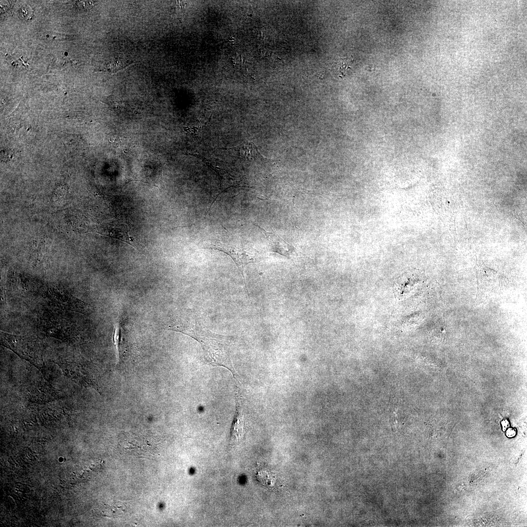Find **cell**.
I'll use <instances>...</instances> for the list:
<instances>
[{
  "instance_id": "obj_1",
  "label": "cell",
  "mask_w": 527,
  "mask_h": 527,
  "mask_svg": "<svg viewBox=\"0 0 527 527\" xmlns=\"http://www.w3.org/2000/svg\"><path fill=\"white\" fill-rule=\"evenodd\" d=\"M166 329L194 338L202 345L205 358L210 364L225 367L235 374L230 361V340L228 337L211 332L194 318L186 315L176 317Z\"/></svg>"
},
{
  "instance_id": "obj_2",
  "label": "cell",
  "mask_w": 527,
  "mask_h": 527,
  "mask_svg": "<svg viewBox=\"0 0 527 527\" xmlns=\"http://www.w3.org/2000/svg\"><path fill=\"white\" fill-rule=\"evenodd\" d=\"M204 247L219 250L228 255L238 268L246 288L243 271L246 265L253 263L255 259L254 255L249 248L243 245L242 243L233 242H218L205 245Z\"/></svg>"
},
{
  "instance_id": "obj_3",
  "label": "cell",
  "mask_w": 527,
  "mask_h": 527,
  "mask_svg": "<svg viewBox=\"0 0 527 527\" xmlns=\"http://www.w3.org/2000/svg\"><path fill=\"white\" fill-rule=\"evenodd\" d=\"M123 450L135 455L147 456L155 455L156 447L144 437H130L120 442Z\"/></svg>"
},
{
  "instance_id": "obj_4",
  "label": "cell",
  "mask_w": 527,
  "mask_h": 527,
  "mask_svg": "<svg viewBox=\"0 0 527 527\" xmlns=\"http://www.w3.org/2000/svg\"><path fill=\"white\" fill-rule=\"evenodd\" d=\"M243 432L242 397L238 390L237 394L236 411L231 430V442L233 443L239 442L243 438Z\"/></svg>"
},
{
  "instance_id": "obj_5",
  "label": "cell",
  "mask_w": 527,
  "mask_h": 527,
  "mask_svg": "<svg viewBox=\"0 0 527 527\" xmlns=\"http://www.w3.org/2000/svg\"><path fill=\"white\" fill-rule=\"evenodd\" d=\"M189 154L202 159L207 165L214 170L217 174L220 180L221 186L222 187L220 194L229 188L241 186L239 184V182L234 177L227 173L224 169L219 167L214 166L208 159L198 154L190 153Z\"/></svg>"
},
{
  "instance_id": "obj_6",
  "label": "cell",
  "mask_w": 527,
  "mask_h": 527,
  "mask_svg": "<svg viewBox=\"0 0 527 527\" xmlns=\"http://www.w3.org/2000/svg\"><path fill=\"white\" fill-rule=\"evenodd\" d=\"M262 231L270 245L272 250L284 256L289 254L290 246L278 235L265 230L259 225L254 223Z\"/></svg>"
},
{
  "instance_id": "obj_7",
  "label": "cell",
  "mask_w": 527,
  "mask_h": 527,
  "mask_svg": "<svg viewBox=\"0 0 527 527\" xmlns=\"http://www.w3.org/2000/svg\"><path fill=\"white\" fill-rule=\"evenodd\" d=\"M486 274L481 271L477 272V290L478 293H484L493 289L495 284V272L487 267L486 268Z\"/></svg>"
},
{
  "instance_id": "obj_8",
  "label": "cell",
  "mask_w": 527,
  "mask_h": 527,
  "mask_svg": "<svg viewBox=\"0 0 527 527\" xmlns=\"http://www.w3.org/2000/svg\"><path fill=\"white\" fill-rule=\"evenodd\" d=\"M230 148L237 151L240 157L244 160L248 161H267L268 160L261 155L257 146L252 142Z\"/></svg>"
},
{
  "instance_id": "obj_9",
  "label": "cell",
  "mask_w": 527,
  "mask_h": 527,
  "mask_svg": "<svg viewBox=\"0 0 527 527\" xmlns=\"http://www.w3.org/2000/svg\"><path fill=\"white\" fill-rule=\"evenodd\" d=\"M136 63L124 58H116L107 62L100 71L114 74Z\"/></svg>"
},
{
  "instance_id": "obj_10",
  "label": "cell",
  "mask_w": 527,
  "mask_h": 527,
  "mask_svg": "<svg viewBox=\"0 0 527 527\" xmlns=\"http://www.w3.org/2000/svg\"><path fill=\"white\" fill-rule=\"evenodd\" d=\"M19 17L24 20H31L34 16L32 8L27 4L22 5L19 9Z\"/></svg>"
},
{
  "instance_id": "obj_11",
  "label": "cell",
  "mask_w": 527,
  "mask_h": 527,
  "mask_svg": "<svg viewBox=\"0 0 527 527\" xmlns=\"http://www.w3.org/2000/svg\"><path fill=\"white\" fill-rule=\"evenodd\" d=\"M120 338V324L119 320H118L115 324L114 332V343L115 347L117 350L118 354H119V343Z\"/></svg>"
},
{
  "instance_id": "obj_12",
  "label": "cell",
  "mask_w": 527,
  "mask_h": 527,
  "mask_svg": "<svg viewBox=\"0 0 527 527\" xmlns=\"http://www.w3.org/2000/svg\"><path fill=\"white\" fill-rule=\"evenodd\" d=\"M96 3L95 1L78 0L76 1L77 7L81 10H88L91 8Z\"/></svg>"
},
{
  "instance_id": "obj_13",
  "label": "cell",
  "mask_w": 527,
  "mask_h": 527,
  "mask_svg": "<svg viewBox=\"0 0 527 527\" xmlns=\"http://www.w3.org/2000/svg\"><path fill=\"white\" fill-rule=\"evenodd\" d=\"M352 60L349 59H344L342 61V62L339 66V72L340 74L344 75L346 71L350 67V65L352 64Z\"/></svg>"
},
{
  "instance_id": "obj_14",
  "label": "cell",
  "mask_w": 527,
  "mask_h": 527,
  "mask_svg": "<svg viewBox=\"0 0 527 527\" xmlns=\"http://www.w3.org/2000/svg\"><path fill=\"white\" fill-rule=\"evenodd\" d=\"M516 433V430L512 428H508L506 431V435L509 438L514 437Z\"/></svg>"
},
{
  "instance_id": "obj_15",
  "label": "cell",
  "mask_w": 527,
  "mask_h": 527,
  "mask_svg": "<svg viewBox=\"0 0 527 527\" xmlns=\"http://www.w3.org/2000/svg\"><path fill=\"white\" fill-rule=\"evenodd\" d=\"M501 425H502V429H503V431H505L509 426V422L507 419H505V420H503L501 422Z\"/></svg>"
}]
</instances>
